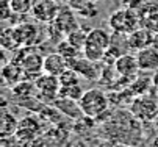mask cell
<instances>
[{"instance_id":"cell-5","label":"cell","mask_w":158,"mask_h":147,"mask_svg":"<svg viewBox=\"0 0 158 147\" xmlns=\"http://www.w3.org/2000/svg\"><path fill=\"white\" fill-rule=\"evenodd\" d=\"M53 25L63 33V35H69L72 33L74 30L78 28V22H77V16L75 13L72 11L71 6H64V8H60V13L56 16V19L53 20Z\"/></svg>"},{"instance_id":"cell-17","label":"cell","mask_w":158,"mask_h":147,"mask_svg":"<svg viewBox=\"0 0 158 147\" xmlns=\"http://www.w3.org/2000/svg\"><path fill=\"white\" fill-rule=\"evenodd\" d=\"M105 53H106L105 49H102V47H99V46H96L93 43H86V46L83 47V56L88 58V59H91V61H96V63L103 59Z\"/></svg>"},{"instance_id":"cell-10","label":"cell","mask_w":158,"mask_h":147,"mask_svg":"<svg viewBox=\"0 0 158 147\" xmlns=\"http://www.w3.org/2000/svg\"><path fill=\"white\" fill-rule=\"evenodd\" d=\"M53 107L56 110H60L61 114L64 116H69V117H74V119H78L80 116H85L81 108H80V103L77 100H72V99H67V97H58L53 103Z\"/></svg>"},{"instance_id":"cell-19","label":"cell","mask_w":158,"mask_h":147,"mask_svg":"<svg viewBox=\"0 0 158 147\" xmlns=\"http://www.w3.org/2000/svg\"><path fill=\"white\" fill-rule=\"evenodd\" d=\"M17 122L14 119L13 114L10 113H3L2 114V119H0V127L3 130V136H8V135H13L16 130H17Z\"/></svg>"},{"instance_id":"cell-2","label":"cell","mask_w":158,"mask_h":147,"mask_svg":"<svg viewBox=\"0 0 158 147\" xmlns=\"http://www.w3.org/2000/svg\"><path fill=\"white\" fill-rule=\"evenodd\" d=\"M35 85H36V96L44 103L53 105L55 100L60 97L61 83H60V78L55 75H49V74L39 75L35 81Z\"/></svg>"},{"instance_id":"cell-12","label":"cell","mask_w":158,"mask_h":147,"mask_svg":"<svg viewBox=\"0 0 158 147\" xmlns=\"http://www.w3.org/2000/svg\"><path fill=\"white\" fill-rule=\"evenodd\" d=\"M88 43H93L106 50L111 46V36L103 28H91L88 33Z\"/></svg>"},{"instance_id":"cell-1","label":"cell","mask_w":158,"mask_h":147,"mask_svg":"<svg viewBox=\"0 0 158 147\" xmlns=\"http://www.w3.org/2000/svg\"><path fill=\"white\" fill-rule=\"evenodd\" d=\"M80 108L83 111V114L86 117H99L100 114H103L108 108V97L102 89L93 88V89H88L85 91L83 97L80 99Z\"/></svg>"},{"instance_id":"cell-14","label":"cell","mask_w":158,"mask_h":147,"mask_svg":"<svg viewBox=\"0 0 158 147\" xmlns=\"http://www.w3.org/2000/svg\"><path fill=\"white\" fill-rule=\"evenodd\" d=\"M11 91L17 99L25 100V99H30L33 96V91H36V85H31L30 81L22 80V81L16 83L14 86H11Z\"/></svg>"},{"instance_id":"cell-4","label":"cell","mask_w":158,"mask_h":147,"mask_svg":"<svg viewBox=\"0 0 158 147\" xmlns=\"http://www.w3.org/2000/svg\"><path fill=\"white\" fill-rule=\"evenodd\" d=\"M14 31V38L17 41L19 46H33L36 43H39V28L35 24H19L13 28Z\"/></svg>"},{"instance_id":"cell-6","label":"cell","mask_w":158,"mask_h":147,"mask_svg":"<svg viewBox=\"0 0 158 147\" xmlns=\"http://www.w3.org/2000/svg\"><path fill=\"white\" fill-rule=\"evenodd\" d=\"M69 67H72L74 71H77L83 78L86 80H97L100 77V71L99 67L96 66V61H91L88 58H74V59H69Z\"/></svg>"},{"instance_id":"cell-7","label":"cell","mask_w":158,"mask_h":147,"mask_svg":"<svg viewBox=\"0 0 158 147\" xmlns=\"http://www.w3.org/2000/svg\"><path fill=\"white\" fill-rule=\"evenodd\" d=\"M114 69H116V72H118L119 77L133 80L135 77H136L138 71H139L136 55H135V56L133 55H121L114 61Z\"/></svg>"},{"instance_id":"cell-3","label":"cell","mask_w":158,"mask_h":147,"mask_svg":"<svg viewBox=\"0 0 158 147\" xmlns=\"http://www.w3.org/2000/svg\"><path fill=\"white\" fill-rule=\"evenodd\" d=\"M60 8L61 6L56 3V0H38L36 3H33L31 14L39 22L52 24L60 13Z\"/></svg>"},{"instance_id":"cell-11","label":"cell","mask_w":158,"mask_h":147,"mask_svg":"<svg viewBox=\"0 0 158 147\" xmlns=\"http://www.w3.org/2000/svg\"><path fill=\"white\" fill-rule=\"evenodd\" d=\"M2 74H3V80L10 86H14L16 83L22 81V77H25V72H24V69H22V66L19 64V63L13 61V59L8 63V64L3 66Z\"/></svg>"},{"instance_id":"cell-8","label":"cell","mask_w":158,"mask_h":147,"mask_svg":"<svg viewBox=\"0 0 158 147\" xmlns=\"http://www.w3.org/2000/svg\"><path fill=\"white\" fill-rule=\"evenodd\" d=\"M136 59L139 71L152 72L158 69V49L156 47H144L136 52Z\"/></svg>"},{"instance_id":"cell-15","label":"cell","mask_w":158,"mask_h":147,"mask_svg":"<svg viewBox=\"0 0 158 147\" xmlns=\"http://www.w3.org/2000/svg\"><path fill=\"white\" fill-rule=\"evenodd\" d=\"M56 52H58L60 55H63L67 61L74 59V58H78L80 53H83V50H80V49H77L75 46H72L67 39L61 41L60 44H56Z\"/></svg>"},{"instance_id":"cell-18","label":"cell","mask_w":158,"mask_h":147,"mask_svg":"<svg viewBox=\"0 0 158 147\" xmlns=\"http://www.w3.org/2000/svg\"><path fill=\"white\" fill-rule=\"evenodd\" d=\"M80 74L77 71H74L72 67H67L58 78H60V83L61 86H77L80 85Z\"/></svg>"},{"instance_id":"cell-20","label":"cell","mask_w":158,"mask_h":147,"mask_svg":"<svg viewBox=\"0 0 158 147\" xmlns=\"http://www.w3.org/2000/svg\"><path fill=\"white\" fill-rule=\"evenodd\" d=\"M83 94H85V91L80 85H77V86H61V89H60L61 97H67V99H72V100H77V102H80Z\"/></svg>"},{"instance_id":"cell-16","label":"cell","mask_w":158,"mask_h":147,"mask_svg":"<svg viewBox=\"0 0 158 147\" xmlns=\"http://www.w3.org/2000/svg\"><path fill=\"white\" fill-rule=\"evenodd\" d=\"M88 33H89V30L77 28V30H74L72 33L67 35V36H66V39L69 41V43H71L72 46H75L77 49L83 50V47H85V46H86V43H88Z\"/></svg>"},{"instance_id":"cell-13","label":"cell","mask_w":158,"mask_h":147,"mask_svg":"<svg viewBox=\"0 0 158 147\" xmlns=\"http://www.w3.org/2000/svg\"><path fill=\"white\" fill-rule=\"evenodd\" d=\"M149 39H150V36H149V33L146 30H135L128 36L127 44H128L130 49L141 50L144 47H149Z\"/></svg>"},{"instance_id":"cell-21","label":"cell","mask_w":158,"mask_h":147,"mask_svg":"<svg viewBox=\"0 0 158 147\" xmlns=\"http://www.w3.org/2000/svg\"><path fill=\"white\" fill-rule=\"evenodd\" d=\"M10 3H11L13 13L14 14H20V16L27 14L33 8V2H31V0H10Z\"/></svg>"},{"instance_id":"cell-9","label":"cell","mask_w":158,"mask_h":147,"mask_svg":"<svg viewBox=\"0 0 158 147\" xmlns=\"http://www.w3.org/2000/svg\"><path fill=\"white\" fill-rule=\"evenodd\" d=\"M67 67H69V63L67 59L60 55L58 52H53V53H49L46 58H44V74H49V75H55V77H60Z\"/></svg>"}]
</instances>
